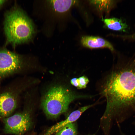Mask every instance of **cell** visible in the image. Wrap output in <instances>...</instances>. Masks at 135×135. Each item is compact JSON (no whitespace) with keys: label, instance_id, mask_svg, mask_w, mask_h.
I'll use <instances>...</instances> for the list:
<instances>
[{"label":"cell","instance_id":"6da1fadb","mask_svg":"<svg viewBox=\"0 0 135 135\" xmlns=\"http://www.w3.org/2000/svg\"><path fill=\"white\" fill-rule=\"evenodd\" d=\"M102 94L106 105L100 119L102 125L110 127L113 120H122L130 112H135V62L112 73Z\"/></svg>","mask_w":135,"mask_h":135},{"label":"cell","instance_id":"7a4b0ae2","mask_svg":"<svg viewBox=\"0 0 135 135\" xmlns=\"http://www.w3.org/2000/svg\"><path fill=\"white\" fill-rule=\"evenodd\" d=\"M4 30L7 42L14 46L28 42L34 33L30 19L23 11L16 8L6 14Z\"/></svg>","mask_w":135,"mask_h":135},{"label":"cell","instance_id":"3957f363","mask_svg":"<svg viewBox=\"0 0 135 135\" xmlns=\"http://www.w3.org/2000/svg\"><path fill=\"white\" fill-rule=\"evenodd\" d=\"M88 96L77 95L64 87L56 86L51 88L44 95L41 106L48 117L56 118L66 112L70 104L76 99Z\"/></svg>","mask_w":135,"mask_h":135},{"label":"cell","instance_id":"277c9868","mask_svg":"<svg viewBox=\"0 0 135 135\" xmlns=\"http://www.w3.org/2000/svg\"><path fill=\"white\" fill-rule=\"evenodd\" d=\"M4 131L6 134L23 135L31 127L32 121L27 111L16 113L4 120Z\"/></svg>","mask_w":135,"mask_h":135},{"label":"cell","instance_id":"5b68a950","mask_svg":"<svg viewBox=\"0 0 135 135\" xmlns=\"http://www.w3.org/2000/svg\"><path fill=\"white\" fill-rule=\"evenodd\" d=\"M23 66L20 56L6 50H0V79L19 72Z\"/></svg>","mask_w":135,"mask_h":135},{"label":"cell","instance_id":"8992f818","mask_svg":"<svg viewBox=\"0 0 135 135\" xmlns=\"http://www.w3.org/2000/svg\"><path fill=\"white\" fill-rule=\"evenodd\" d=\"M19 92L16 88H9L0 93V115L5 118L11 115L17 105Z\"/></svg>","mask_w":135,"mask_h":135},{"label":"cell","instance_id":"52a82bcc","mask_svg":"<svg viewBox=\"0 0 135 135\" xmlns=\"http://www.w3.org/2000/svg\"><path fill=\"white\" fill-rule=\"evenodd\" d=\"M94 104L81 107L72 112L65 120L59 122L49 128L44 135H51L56 133L60 129L68 124L74 122L78 120L81 114Z\"/></svg>","mask_w":135,"mask_h":135},{"label":"cell","instance_id":"ba28073f","mask_svg":"<svg viewBox=\"0 0 135 135\" xmlns=\"http://www.w3.org/2000/svg\"><path fill=\"white\" fill-rule=\"evenodd\" d=\"M81 42L84 47L91 48H107L114 50L112 44L104 39L98 36H85L81 39Z\"/></svg>","mask_w":135,"mask_h":135},{"label":"cell","instance_id":"9c48e42d","mask_svg":"<svg viewBox=\"0 0 135 135\" xmlns=\"http://www.w3.org/2000/svg\"><path fill=\"white\" fill-rule=\"evenodd\" d=\"M105 25L108 28L116 31L126 32L128 27L126 22L122 20L116 18H102Z\"/></svg>","mask_w":135,"mask_h":135},{"label":"cell","instance_id":"30bf717a","mask_svg":"<svg viewBox=\"0 0 135 135\" xmlns=\"http://www.w3.org/2000/svg\"><path fill=\"white\" fill-rule=\"evenodd\" d=\"M48 1L52 10L60 13L67 12L77 2L74 0H54Z\"/></svg>","mask_w":135,"mask_h":135},{"label":"cell","instance_id":"8fae6325","mask_svg":"<svg viewBox=\"0 0 135 135\" xmlns=\"http://www.w3.org/2000/svg\"><path fill=\"white\" fill-rule=\"evenodd\" d=\"M77 130L76 124L71 122L60 129L56 133L55 135H77Z\"/></svg>","mask_w":135,"mask_h":135},{"label":"cell","instance_id":"7c38bea8","mask_svg":"<svg viewBox=\"0 0 135 135\" xmlns=\"http://www.w3.org/2000/svg\"><path fill=\"white\" fill-rule=\"evenodd\" d=\"M112 0H91V4L94 5L99 9L104 10L108 9L112 4L114 2Z\"/></svg>","mask_w":135,"mask_h":135},{"label":"cell","instance_id":"4fadbf2b","mask_svg":"<svg viewBox=\"0 0 135 135\" xmlns=\"http://www.w3.org/2000/svg\"><path fill=\"white\" fill-rule=\"evenodd\" d=\"M79 85L78 89H81L85 88L87 84L89 82L88 78L86 76H83L78 78Z\"/></svg>","mask_w":135,"mask_h":135},{"label":"cell","instance_id":"5bb4252c","mask_svg":"<svg viewBox=\"0 0 135 135\" xmlns=\"http://www.w3.org/2000/svg\"><path fill=\"white\" fill-rule=\"evenodd\" d=\"M70 83L72 85L78 88L79 85L78 78H74L70 80Z\"/></svg>","mask_w":135,"mask_h":135},{"label":"cell","instance_id":"9a60e30c","mask_svg":"<svg viewBox=\"0 0 135 135\" xmlns=\"http://www.w3.org/2000/svg\"><path fill=\"white\" fill-rule=\"evenodd\" d=\"M5 0H0V6L4 3Z\"/></svg>","mask_w":135,"mask_h":135},{"label":"cell","instance_id":"2e32d148","mask_svg":"<svg viewBox=\"0 0 135 135\" xmlns=\"http://www.w3.org/2000/svg\"><path fill=\"white\" fill-rule=\"evenodd\" d=\"M130 38H132L135 39V34L130 36Z\"/></svg>","mask_w":135,"mask_h":135}]
</instances>
